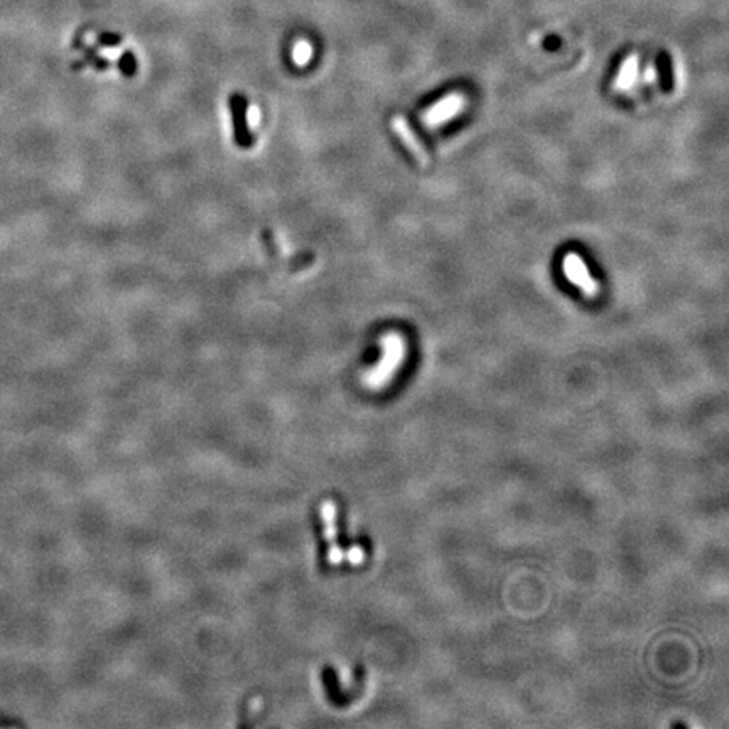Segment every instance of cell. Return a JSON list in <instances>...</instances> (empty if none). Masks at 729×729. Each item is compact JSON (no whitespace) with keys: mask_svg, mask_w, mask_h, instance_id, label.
<instances>
[{"mask_svg":"<svg viewBox=\"0 0 729 729\" xmlns=\"http://www.w3.org/2000/svg\"><path fill=\"white\" fill-rule=\"evenodd\" d=\"M636 76H638V56L627 58L623 65H621L616 78H614V83H613L614 90H618V91L630 90V88L635 85Z\"/></svg>","mask_w":729,"mask_h":729,"instance_id":"cell-5","label":"cell"},{"mask_svg":"<svg viewBox=\"0 0 729 729\" xmlns=\"http://www.w3.org/2000/svg\"><path fill=\"white\" fill-rule=\"evenodd\" d=\"M392 128H394V132L397 134L399 139H401V142L405 146V149L414 155V159H416L420 166H427L429 164L427 150H425L424 144L420 142L419 137L416 135V132L412 131V127L409 125L407 118L402 115L392 118Z\"/></svg>","mask_w":729,"mask_h":729,"instance_id":"cell-4","label":"cell"},{"mask_svg":"<svg viewBox=\"0 0 729 729\" xmlns=\"http://www.w3.org/2000/svg\"><path fill=\"white\" fill-rule=\"evenodd\" d=\"M383 355L382 360L377 363L375 368H372L366 375V383L370 387H383L392 380L399 368H401L403 357H405V343L403 338L397 333H388L385 335L383 341Z\"/></svg>","mask_w":729,"mask_h":729,"instance_id":"cell-1","label":"cell"},{"mask_svg":"<svg viewBox=\"0 0 729 729\" xmlns=\"http://www.w3.org/2000/svg\"><path fill=\"white\" fill-rule=\"evenodd\" d=\"M562 272H564L565 279L571 280L572 286L579 289L586 298H596L599 294L598 280L591 276L586 262L576 251H568L564 255V258H562Z\"/></svg>","mask_w":729,"mask_h":729,"instance_id":"cell-2","label":"cell"},{"mask_svg":"<svg viewBox=\"0 0 729 729\" xmlns=\"http://www.w3.org/2000/svg\"><path fill=\"white\" fill-rule=\"evenodd\" d=\"M466 103H468V100L460 91L446 95L425 110L423 115L424 125L425 127H441V125L453 120L456 115H460L462 110L466 109Z\"/></svg>","mask_w":729,"mask_h":729,"instance_id":"cell-3","label":"cell"}]
</instances>
